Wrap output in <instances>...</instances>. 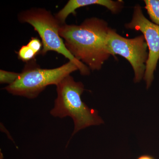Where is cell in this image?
Instances as JSON below:
<instances>
[{
	"instance_id": "cell-1",
	"label": "cell",
	"mask_w": 159,
	"mask_h": 159,
	"mask_svg": "<svg viewBox=\"0 0 159 159\" xmlns=\"http://www.w3.org/2000/svg\"><path fill=\"white\" fill-rule=\"evenodd\" d=\"M108 23L97 17L87 19L80 25H61L59 33L67 49L90 70H99L111 56L107 48Z\"/></svg>"
},
{
	"instance_id": "cell-2",
	"label": "cell",
	"mask_w": 159,
	"mask_h": 159,
	"mask_svg": "<svg viewBox=\"0 0 159 159\" xmlns=\"http://www.w3.org/2000/svg\"><path fill=\"white\" fill-rule=\"evenodd\" d=\"M56 90L57 98L50 114L55 117L69 116L73 119L74 129L72 136L86 127L103 123L98 111L90 108L83 102L81 95L84 89L82 82H76L69 75L56 85Z\"/></svg>"
},
{
	"instance_id": "cell-3",
	"label": "cell",
	"mask_w": 159,
	"mask_h": 159,
	"mask_svg": "<svg viewBox=\"0 0 159 159\" xmlns=\"http://www.w3.org/2000/svg\"><path fill=\"white\" fill-rule=\"evenodd\" d=\"M18 19L20 22L31 25L38 33L43 46L41 55H45L50 51H55L74 63L81 75L90 74L88 67L76 59L66 48L59 33L61 25L50 11L42 8L28 9L20 13Z\"/></svg>"
},
{
	"instance_id": "cell-4",
	"label": "cell",
	"mask_w": 159,
	"mask_h": 159,
	"mask_svg": "<svg viewBox=\"0 0 159 159\" xmlns=\"http://www.w3.org/2000/svg\"><path fill=\"white\" fill-rule=\"evenodd\" d=\"M79 70L74 63L68 62L59 67L42 69L34 60L27 63L18 78L5 89L15 96L29 98H36L48 85H57L71 73Z\"/></svg>"
},
{
	"instance_id": "cell-5",
	"label": "cell",
	"mask_w": 159,
	"mask_h": 159,
	"mask_svg": "<svg viewBox=\"0 0 159 159\" xmlns=\"http://www.w3.org/2000/svg\"><path fill=\"white\" fill-rule=\"evenodd\" d=\"M107 43L111 55L118 54L128 61L133 69L134 82H140L144 78L148 57V46L144 35L125 38L110 28Z\"/></svg>"
},
{
	"instance_id": "cell-6",
	"label": "cell",
	"mask_w": 159,
	"mask_h": 159,
	"mask_svg": "<svg viewBox=\"0 0 159 159\" xmlns=\"http://www.w3.org/2000/svg\"><path fill=\"white\" fill-rule=\"evenodd\" d=\"M125 27L142 32L148 45V57L143 79L148 89L153 81L154 73L159 59V25L147 19L143 14L142 7L136 5L134 8L131 20L125 24Z\"/></svg>"
},
{
	"instance_id": "cell-7",
	"label": "cell",
	"mask_w": 159,
	"mask_h": 159,
	"mask_svg": "<svg viewBox=\"0 0 159 159\" xmlns=\"http://www.w3.org/2000/svg\"><path fill=\"white\" fill-rule=\"evenodd\" d=\"M95 5L104 6L112 13L116 14L122 10L124 2L122 1L111 0H70L64 7L55 14V17L61 25H64L69 15L75 13L76 9Z\"/></svg>"
},
{
	"instance_id": "cell-8",
	"label": "cell",
	"mask_w": 159,
	"mask_h": 159,
	"mask_svg": "<svg viewBox=\"0 0 159 159\" xmlns=\"http://www.w3.org/2000/svg\"><path fill=\"white\" fill-rule=\"evenodd\" d=\"M145 9L152 22L159 25V0H145Z\"/></svg>"
},
{
	"instance_id": "cell-9",
	"label": "cell",
	"mask_w": 159,
	"mask_h": 159,
	"mask_svg": "<svg viewBox=\"0 0 159 159\" xmlns=\"http://www.w3.org/2000/svg\"><path fill=\"white\" fill-rule=\"evenodd\" d=\"M18 58L24 62H29L34 60L37 54L28 46H23L17 52Z\"/></svg>"
},
{
	"instance_id": "cell-10",
	"label": "cell",
	"mask_w": 159,
	"mask_h": 159,
	"mask_svg": "<svg viewBox=\"0 0 159 159\" xmlns=\"http://www.w3.org/2000/svg\"><path fill=\"white\" fill-rule=\"evenodd\" d=\"M20 73L0 70V83L10 85L18 78Z\"/></svg>"
},
{
	"instance_id": "cell-11",
	"label": "cell",
	"mask_w": 159,
	"mask_h": 159,
	"mask_svg": "<svg viewBox=\"0 0 159 159\" xmlns=\"http://www.w3.org/2000/svg\"><path fill=\"white\" fill-rule=\"evenodd\" d=\"M27 45L31 48L37 55L41 54L43 49V43L38 38H31Z\"/></svg>"
},
{
	"instance_id": "cell-12",
	"label": "cell",
	"mask_w": 159,
	"mask_h": 159,
	"mask_svg": "<svg viewBox=\"0 0 159 159\" xmlns=\"http://www.w3.org/2000/svg\"><path fill=\"white\" fill-rule=\"evenodd\" d=\"M137 159H155L153 157L148 155H144L141 156Z\"/></svg>"
},
{
	"instance_id": "cell-13",
	"label": "cell",
	"mask_w": 159,
	"mask_h": 159,
	"mask_svg": "<svg viewBox=\"0 0 159 159\" xmlns=\"http://www.w3.org/2000/svg\"><path fill=\"white\" fill-rule=\"evenodd\" d=\"M0 159H4V158H3L2 153V152H1V156H0Z\"/></svg>"
}]
</instances>
